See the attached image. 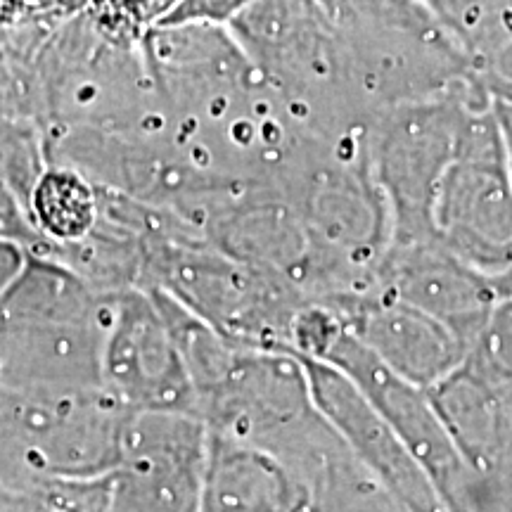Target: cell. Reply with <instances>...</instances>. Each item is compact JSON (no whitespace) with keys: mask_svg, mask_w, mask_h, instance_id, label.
Here are the masks:
<instances>
[{"mask_svg":"<svg viewBox=\"0 0 512 512\" xmlns=\"http://www.w3.org/2000/svg\"><path fill=\"white\" fill-rule=\"evenodd\" d=\"M112 297L60 256L29 247L22 273L0 294V387L19 394L102 384Z\"/></svg>","mask_w":512,"mask_h":512,"instance_id":"6da1fadb","label":"cell"},{"mask_svg":"<svg viewBox=\"0 0 512 512\" xmlns=\"http://www.w3.org/2000/svg\"><path fill=\"white\" fill-rule=\"evenodd\" d=\"M228 29L302 133L339 140L373 124L342 36L318 0H252Z\"/></svg>","mask_w":512,"mask_h":512,"instance_id":"7a4b0ae2","label":"cell"},{"mask_svg":"<svg viewBox=\"0 0 512 512\" xmlns=\"http://www.w3.org/2000/svg\"><path fill=\"white\" fill-rule=\"evenodd\" d=\"M131 413L105 384L10 392L0 411V491L110 477Z\"/></svg>","mask_w":512,"mask_h":512,"instance_id":"3957f363","label":"cell"},{"mask_svg":"<svg viewBox=\"0 0 512 512\" xmlns=\"http://www.w3.org/2000/svg\"><path fill=\"white\" fill-rule=\"evenodd\" d=\"M494 102L477 79L377 114L368 159L392 221V242L432 240V214L446 166L472 112Z\"/></svg>","mask_w":512,"mask_h":512,"instance_id":"277c9868","label":"cell"},{"mask_svg":"<svg viewBox=\"0 0 512 512\" xmlns=\"http://www.w3.org/2000/svg\"><path fill=\"white\" fill-rule=\"evenodd\" d=\"M434 238L465 264L503 280L512 271V176L494 102L472 112L441 176Z\"/></svg>","mask_w":512,"mask_h":512,"instance_id":"5b68a950","label":"cell"},{"mask_svg":"<svg viewBox=\"0 0 512 512\" xmlns=\"http://www.w3.org/2000/svg\"><path fill=\"white\" fill-rule=\"evenodd\" d=\"M318 361L332 363L347 373L375 403L377 411L399 434L403 446L411 451L415 463L430 477L448 512L479 510V486L453 444L427 389L384 366L344 325Z\"/></svg>","mask_w":512,"mask_h":512,"instance_id":"8992f818","label":"cell"},{"mask_svg":"<svg viewBox=\"0 0 512 512\" xmlns=\"http://www.w3.org/2000/svg\"><path fill=\"white\" fill-rule=\"evenodd\" d=\"M102 384L136 413L200 415L181 347L147 287L114 292L102 344Z\"/></svg>","mask_w":512,"mask_h":512,"instance_id":"52a82bcc","label":"cell"},{"mask_svg":"<svg viewBox=\"0 0 512 512\" xmlns=\"http://www.w3.org/2000/svg\"><path fill=\"white\" fill-rule=\"evenodd\" d=\"M207 446L200 415L133 411L112 472V512H197Z\"/></svg>","mask_w":512,"mask_h":512,"instance_id":"ba28073f","label":"cell"},{"mask_svg":"<svg viewBox=\"0 0 512 512\" xmlns=\"http://www.w3.org/2000/svg\"><path fill=\"white\" fill-rule=\"evenodd\" d=\"M299 358L309 377L313 406L347 446L351 458L403 508L411 512H448L430 477L415 463L399 434L361 387L332 363L309 356Z\"/></svg>","mask_w":512,"mask_h":512,"instance_id":"9c48e42d","label":"cell"},{"mask_svg":"<svg viewBox=\"0 0 512 512\" xmlns=\"http://www.w3.org/2000/svg\"><path fill=\"white\" fill-rule=\"evenodd\" d=\"M320 304L330 306L384 366L422 389L439 384L470 354V344L451 325L377 287Z\"/></svg>","mask_w":512,"mask_h":512,"instance_id":"30bf717a","label":"cell"},{"mask_svg":"<svg viewBox=\"0 0 512 512\" xmlns=\"http://www.w3.org/2000/svg\"><path fill=\"white\" fill-rule=\"evenodd\" d=\"M373 287L444 320L470 347L503 294L496 278L465 264L437 240L392 242Z\"/></svg>","mask_w":512,"mask_h":512,"instance_id":"8fae6325","label":"cell"},{"mask_svg":"<svg viewBox=\"0 0 512 512\" xmlns=\"http://www.w3.org/2000/svg\"><path fill=\"white\" fill-rule=\"evenodd\" d=\"M313 503L311 479L290 460L209 430L197 512H311Z\"/></svg>","mask_w":512,"mask_h":512,"instance_id":"7c38bea8","label":"cell"},{"mask_svg":"<svg viewBox=\"0 0 512 512\" xmlns=\"http://www.w3.org/2000/svg\"><path fill=\"white\" fill-rule=\"evenodd\" d=\"M29 221L38 247L86 240L100 221V185L72 164L48 162L29 192Z\"/></svg>","mask_w":512,"mask_h":512,"instance_id":"4fadbf2b","label":"cell"},{"mask_svg":"<svg viewBox=\"0 0 512 512\" xmlns=\"http://www.w3.org/2000/svg\"><path fill=\"white\" fill-rule=\"evenodd\" d=\"M3 512H112V475L0 491Z\"/></svg>","mask_w":512,"mask_h":512,"instance_id":"5bb4252c","label":"cell"},{"mask_svg":"<svg viewBox=\"0 0 512 512\" xmlns=\"http://www.w3.org/2000/svg\"><path fill=\"white\" fill-rule=\"evenodd\" d=\"M183 0H88V17L107 36L121 46H140L147 31H152L174 12Z\"/></svg>","mask_w":512,"mask_h":512,"instance_id":"9a60e30c","label":"cell"},{"mask_svg":"<svg viewBox=\"0 0 512 512\" xmlns=\"http://www.w3.org/2000/svg\"><path fill=\"white\" fill-rule=\"evenodd\" d=\"M465 363L486 380L512 384V290L498 297Z\"/></svg>","mask_w":512,"mask_h":512,"instance_id":"2e32d148","label":"cell"},{"mask_svg":"<svg viewBox=\"0 0 512 512\" xmlns=\"http://www.w3.org/2000/svg\"><path fill=\"white\" fill-rule=\"evenodd\" d=\"M88 0H5L10 24L34 22V24H55L67 22L81 12H86Z\"/></svg>","mask_w":512,"mask_h":512,"instance_id":"e0dca14e","label":"cell"},{"mask_svg":"<svg viewBox=\"0 0 512 512\" xmlns=\"http://www.w3.org/2000/svg\"><path fill=\"white\" fill-rule=\"evenodd\" d=\"M252 0H183L178 8L164 19L162 24L178 22H214L228 24L238 12H242Z\"/></svg>","mask_w":512,"mask_h":512,"instance_id":"ac0fdd59","label":"cell"},{"mask_svg":"<svg viewBox=\"0 0 512 512\" xmlns=\"http://www.w3.org/2000/svg\"><path fill=\"white\" fill-rule=\"evenodd\" d=\"M27 256L29 247L24 242L0 235V294L15 283V278L27 264Z\"/></svg>","mask_w":512,"mask_h":512,"instance_id":"d6986e66","label":"cell"},{"mask_svg":"<svg viewBox=\"0 0 512 512\" xmlns=\"http://www.w3.org/2000/svg\"><path fill=\"white\" fill-rule=\"evenodd\" d=\"M494 110L498 117V126H501L505 155H508V166L512 176V102H494Z\"/></svg>","mask_w":512,"mask_h":512,"instance_id":"ffe728a7","label":"cell"},{"mask_svg":"<svg viewBox=\"0 0 512 512\" xmlns=\"http://www.w3.org/2000/svg\"><path fill=\"white\" fill-rule=\"evenodd\" d=\"M8 27V12H5V0H0V34Z\"/></svg>","mask_w":512,"mask_h":512,"instance_id":"44dd1931","label":"cell"},{"mask_svg":"<svg viewBox=\"0 0 512 512\" xmlns=\"http://www.w3.org/2000/svg\"><path fill=\"white\" fill-rule=\"evenodd\" d=\"M8 399H10V392H8V389L0 387V411H3V406L8 403Z\"/></svg>","mask_w":512,"mask_h":512,"instance_id":"7402d4cb","label":"cell"},{"mask_svg":"<svg viewBox=\"0 0 512 512\" xmlns=\"http://www.w3.org/2000/svg\"><path fill=\"white\" fill-rule=\"evenodd\" d=\"M0 512H3V510H0Z\"/></svg>","mask_w":512,"mask_h":512,"instance_id":"603a6c76","label":"cell"}]
</instances>
